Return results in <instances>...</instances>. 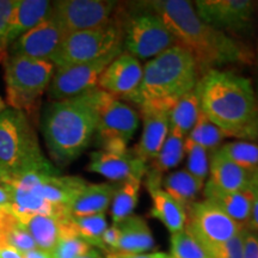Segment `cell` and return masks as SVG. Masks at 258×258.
<instances>
[{
  "mask_svg": "<svg viewBox=\"0 0 258 258\" xmlns=\"http://www.w3.org/2000/svg\"><path fill=\"white\" fill-rule=\"evenodd\" d=\"M150 6L173 35L176 43L191 53L199 71L207 73L222 64L249 63L252 60L244 46L200 19L190 2L157 0Z\"/></svg>",
  "mask_w": 258,
  "mask_h": 258,
  "instance_id": "6da1fadb",
  "label": "cell"
},
{
  "mask_svg": "<svg viewBox=\"0 0 258 258\" xmlns=\"http://www.w3.org/2000/svg\"><path fill=\"white\" fill-rule=\"evenodd\" d=\"M195 91L201 111L226 138H258V98L249 79L211 70L199 80Z\"/></svg>",
  "mask_w": 258,
  "mask_h": 258,
  "instance_id": "7a4b0ae2",
  "label": "cell"
},
{
  "mask_svg": "<svg viewBox=\"0 0 258 258\" xmlns=\"http://www.w3.org/2000/svg\"><path fill=\"white\" fill-rule=\"evenodd\" d=\"M103 96L104 91L96 88L46 106L42 134L57 166L69 165L89 147L96 135Z\"/></svg>",
  "mask_w": 258,
  "mask_h": 258,
  "instance_id": "3957f363",
  "label": "cell"
},
{
  "mask_svg": "<svg viewBox=\"0 0 258 258\" xmlns=\"http://www.w3.org/2000/svg\"><path fill=\"white\" fill-rule=\"evenodd\" d=\"M199 67L185 48L172 46L145 64L143 79L129 101L138 105L152 104L170 108L177 99L195 90Z\"/></svg>",
  "mask_w": 258,
  "mask_h": 258,
  "instance_id": "277c9868",
  "label": "cell"
},
{
  "mask_svg": "<svg viewBox=\"0 0 258 258\" xmlns=\"http://www.w3.org/2000/svg\"><path fill=\"white\" fill-rule=\"evenodd\" d=\"M60 173L44 157L25 112L12 108L0 111V177L28 172Z\"/></svg>",
  "mask_w": 258,
  "mask_h": 258,
  "instance_id": "5b68a950",
  "label": "cell"
},
{
  "mask_svg": "<svg viewBox=\"0 0 258 258\" xmlns=\"http://www.w3.org/2000/svg\"><path fill=\"white\" fill-rule=\"evenodd\" d=\"M0 62L4 66L6 101L10 108L25 114L34 110L53 78L54 63L48 60L8 54L0 59Z\"/></svg>",
  "mask_w": 258,
  "mask_h": 258,
  "instance_id": "8992f818",
  "label": "cell"
},
{
  "mask_svg": "<svg viewBox=\"0 0 258 258\" xmlns=\"http://www.w3.org/2000/svg\"><path fill=\"white\" fill-rule=\"evenodd\" d=\"M123 30L115 21L89 30L67 34L51 62L55 69L101 59L123 46Z\"/></svg>",
  "mask_w": 258,
  "mask_h": 258,
  "instance_id": "52a82bcc",
  "label": "cell"
},
{
  "mask_svg": "<svg viewBox=\"0 0 258 258\" xmlns=\"http://www.w3.org/2000/svg\"><path fill=\"white\" fill-rule=\"evenodd\" d=\"M140 124L138 112L104 91L98 112L96 135L102 150L124 151Z\"/></svg>",
  "mask_w": 258,
  "mask_h": 258,
  "instance_id": "ba28073f",
  "label": "cell"
},
{
  "mask_svg": "<svg viewBox=\"0 0 258 258\" xmlns=\"http://www.w3.org/2000/svg\"><path fill=\"white\" fill-rule=\"evenodd\" d=\"M243 227L206 199L186 207L185 231L202 249L232 239Z\"/></svg>",
  "mask_w": 258,
  "mask_h": 258,
  "instance_id": "9c48e42d",
  "label": "cell"
},
{
  "mask_svg": "<svg viewBox=\"0 0 258 258\" xmlns=\"http://www.w3.org/2000/svg\"><path fill=\"white\" fill-rule=\"evenodd\" d=\"M121 53L123 46L101 59L55 69L49 84V97L53 101H62L96 89L102 73Z\"/></svg>",
  "mask_w": 258,
  "mask_h": 258,
  "instance_id": "30bf717a",
  "label": "cell"
},
{
  "mask_svg": "<svg viewBox=\"0 0 258 258\" xmlns=\"http://www.w3.org/2000/svg\"><path fill=\"white\" fill-rule=\"evenodd\" d=\"M123 35L125 49L137 59H153L177 44L173 35L154 12L132 17Z\"/></svg>",
  "mask_w": 258,
  "mask_h": 258,
  "instance_id": "8fae6325",
  "label": "cell"
},
{
  "mask_svg": "<svg viewBox=\"0 0 258 258\" xmlns=\"http://www.w3.org/2000/svg\"><path fill=\"white\" fill-rule=\"evenodd\" d=\"M51 4V18L66 35L106 24L116 8V2L105 0H59Z\"/></svg>",
  "mask_w": 258,
  "mask_h": 258,
  "instance_id": "7c38bea8",
  "label": "cell"
},
{
  "mask_svg": "<svg viewBox=\"0 0 258 258\" xmlns=\"http://www.w3.org/2000/svg\"><path fill=\"white\" fill-rule=\"evenodd\" d=\"M194 9L200 19L217 30L243 32L252 24L256 4L250 0H199Z\"/></svg>",
  "mask_w": 258,
  "mask_h": 258,
  "instance_id": "4fadbf2b",
  "label": "cell"
},
{
  "mask_svg": "<svg viewBox=\"0 0 258 258\" xmlns=\"http://www.w3.org/2000/svg\"><path fill=\"white\" fill-rule=\"evenodd\" d=\"M64 36L66 34L50 16L17 38L8 48L6 54L53 61Z\"/></svg>",
  "mask_w": 258,
  "mask_h": 258,
  "instance_id": "5bb4252c",
  "label": "cell"
},
{
  "mask_svg": "<svg viewBox=\"0 0 258 258\" xmlns=\"http://www.w3.org/2000/svg\"><path fill=\"white\" fill-rule=\"evenodd\" d=\"M88 170L112 182L121 183L131 178L143 179L148 167L145 161L128 150H99L90 154Z\"/></svg>",
  "mask_w": 258,
  "mask_h": 258,
  "instance_id": "9a60e30c",
  "label": "cell"
},
{
  "mask_svg": "<svg viewBox=\"0 0 258 258\" xmlns=\"http://www.w3.org/2000/svg\"><path fill=\"white\" fill-rule=\"evenodd\" d=\"M144 67L137 57L121 53L102 73L97 88L109 95L128 99L140 86Z\"/></svg>",
  "mask_w": 258,
  "mask_h": 258,
  "instance_id": "2e32d148",
  "label": "cell"
},
{
  "mask_svg": "<svg viewBox=\"0 0 258 258\" xmlns=\"http://www.w3.org/2000/svg\"><path fill=\"white\" fill-rule=\"evenodd\" d=\"M140 110L144 128L134 153L147 164L158 156L161 146L169 135L170 108L144 104L140 105Z\"/></svg>",
  "mask_w": 258,
  "mask_h": 258,
  "instance_id": "e0dca14e",
  "label": "cell"
},
{
  "mask_svg": "<svg viewBox=\"0 0 258 258\" xmlns=\"http://www.w3.org/2000/svg\"><path fill=\"white\" fill-rule=\"evenodd\" d=\"M147 189L150 192L152 207L151 217L159 220L171 234L185 230L186 208L161 186V175L147 171Z\"/></svg>",
  "mask_w": 258,
  "mask_h": 258,
  "instance_id": "ac0fdd59",
  "label": "cell"
},
{
  "mask_svg": "<svg viewBox=\"0 0 258 258\" xmlns=\"http://www.w3.org/2000/svg\"><path fill=\"white\" fill-rule=\"evenodd\" d=\"M258 169L246 167L234 163L220 150L212 152L209 158V183L226 191H245L249 190Z\"/></svg>",
  "mask_w": 258,
  "mask_h": 258,
  "instance_id": "d6986e66",
  "label": "cell"
},
{
  "mask_svg": "<svg viewBox=\"0 0 258 258\" xmlns=\"http://www.w3.org/2000/svg\"><path fill=\"white\" fill-rule=\"evenodd\" d=\"M51 6L53 4L47 0H17L5 34V51L22 35L49 18Z\"/></svg>",
  "mask_w": 258,
  "mask_h": 258,
  "instance_id": "ffe728a7",
  "label": "cell"
},
{
  "mask_svg": "<svg viewBox=\"0 0 258 258\" xmlns=\"http://www.w3.org/2000/svg\"><path fill=\"white\" fill-rule=\"evenodd\" d=\"M203 194L206 200L214 203L232 220L246 227L251 214V206H252V195L250 190L226 191L207 182V184L203 186Z\"/></svg>",
  "mask_w": 258,
  "mask_h": 258,
  "instance_id": "44dd1931",
  "label": "cell"
},
{
  "mask_svg": "<svg viewBox=\"0 0 258 258\" xmlns=\"http://www.w3.org/2000/svg\"><path fill=\"white\" fill-rule=\"evenodd\" d=\"M117 186L118 184L115 183H88L71 205L70 215L80 218L105 214L106 209L110 207Z\"/></svg>",
  "mask_w": 258,
  "mask_h": 258,
  "instance_id": "7402d4cb",
  "label": "cell"
},
{
  "mask_svg": "<svg viewBox=\"0 0 258 258\" xmlns=\"http://www.w3.org/2000/svg\"><path fill=\"white\" fill-rule=\"evenodd\" d=\"M28 233L31 235L38 249L51 252L62 235L67 219H60L50 215L32 214L17 217Z\"/></svg>",
  "mask_w": 258,
  "mask_h": 258,
  "instance_id": "603a6c76",
  "label": "cell"
},
{
  "mask_svg": "<svg viewBox=\"0 0 258 258\" xmlns=\"http://www.w3.org/2000/svg\"><path fill=\"white\" fill-rule=\"evenodd\" d=\"M116 225L120 228V241L114 253H143L153 247L152 231L143 217L133 214Z\"/></svg>",
  "mask_w": 258,
  "mask_h": 258,
  "instance_id": "cb8c5ba5",
  "label": "cell"
},
{
  "mask_svg": "<svg viewBox=\"0 0 258 258\" xmlns=\"http://www.w3.org/2000/svg\"><path fill=\"white\" fill-rule=\"evenodd\" d=\"M11 246L22 254L36 249V244L11 208H0V246Z\"/></svg>",
  "mask_w": 258,
  "mask_h": 258,
  "instance_id": "d4e9b609",
  "label": "cell"
},
{
  "mask_svg": "<svg viewBox=\"0 0 258 258\" xmlns=\"http://www.w3.org/2000/svg\"><path fill=\"white\" fill-rule=\"evenodd\" d=\"M200 114H201L200 101L198 93L194 90L177 99L175 104L171 106L169 114L170 129H173L186 138L198 122Z\"/></svg>",
  "mask_w": 258,
  "mask_h": 258,
  "instance_id": "484cf974",
  "label": "cell"
},
{
  "mask_svg": "<svg viewBox=\"0 0 258 258\" xmlns=\"http://www.w3.org/2000/svg\"><path fill=\"white\" fill-rule=\"evenodd\" d=\"M161 186L186 208L195 202L194 200L205 186V180L198 178L186 170H178L169 173L161 180Z\"/></svg>",
  "mask_w": 258,
  "mask_h": 258,
  "instance_id": "4316f807",
  "label": "cell"
},
{
  "mask_svg": "<svg viewBox=\"0 0 258 258\" xmlns=\"http://www.w3.org/2000/svg\"><path fill=\"white\" fill-rule=\"evenodd\" d=\"M141 189V179H125L118 184L111 201L112 224H118L131 215L137 207Z\"/></svg>",
  "mask_w": 258,
  "mask_h": 258,
  "instance_id": "83f0119b",
  "label": "cell"
},
{
  "mask_svg": "<svg viewBox=\"0 0 258 258\" xmlns=\"http://www.w3.org/2000/svg\"><path fill=\"white\" fill-rule=\"evenodd\" d=\"M184 141L185 138L183 135L177 133L173 129H170L165 143L161 146L158 156L151 161L152 166L148 171L163 176L165 171H169L179 165L185 154Z\"/></svg>",
  "mask_w": 258,
  "mask_h": 258,
  "instance_id": "f1b7e54d",
  "label": "cell"
},
{
  "mask_svg": "<svg viewBox=\"0 0 258 258\" xmlns=\"http://www.w3.org/2000/svg\"><path fill=\"white\" fill-rule=\"evenodd\" d=\"M70 221L73 231L80 239L86 241L92 247H98V249L105 251L102 240L103 234L108 228L105 214H96L80 218L70 217Z\"/></svg>",
  "mask_w": 258,
  "mask_h": 258,
  "instance_id": "f546056e",
  "label": "cell"
},
{
  "mask_svg": "<svg viewBox=\"0 0 258 258\" xmlns=\"http://www.w3.org/2000/svg\"><path fill=\"white\" fill-rule=\"evenodd\" d=\"M186 139L206 148L208 152L209 151L214 152L218 148H220V144L226 139V135L220 128L212 123L201 111L198 122L190 131Z\"/></svg>",
  "mask_w": 258,
  "mask_h": 258,
  "instance_id": "4dcf8cb0",
  "label": "cell"
},
{
  "mask_svg": "<svg viewBox=\"0 0 258 258\" xmlns=\"http://www.w3.org/2000/svg\"><path fill=\"white\" fill-rule=\"evenodd\" d=\"M93 249L91 245L80 239L73 231L70 218L67 219L66 227L55 247L51 250V258H79Z\"/></svg>",
  "mask_w": 258,
  "mask_h": 258,
  "instance_id": "1f68e13d",
  "label": "cell"
},
{
  "mask_svg": "<svg viewBox=\"0 0 258 258\" xmlns=\"http://www.w3.org/2000/svg\"><path fill=\"white\" fill-rule=\"evenodd\" d=\"M219 150L234 163L246 169H258V144L232 141L222 145Z\"/></svg>",
  "mask_w": 258,
  "mask_h": 258,
  "instance_id": "d6a6232c",
  "label": "cell"
},
{
  "mask_svg": "<svg viewBox=\"0 0 258 258\" xmlns=\"http://www.w3.org/2000/svg\"><path fill=\"white\" fill-rule=\"evenodd\" d=\"M184 152L186 154V171L205 180L209 175V154L206 148L185 138Z\"/></svg>",
  "mask_w": 258,
  "mask_h": 258,
  "instance_id": "836d02e7",
  "label": "cell"
},
{
  "mask_svg": "<svg viewBox=\"0 0 258 258\" xmlns=\"http://www.w3.org/2000/svg\"><path fill=\"white\" fill-rule=\"evenodd\" d=\"M169 254L171 258H206L201 245L185 230L171 234Z\"/></svg>",
  "mask_w": 258,
  "mask_h": 258,
  "instance_id": "e575fe53",
  "label": "cell"
},
{
  "mask_svg": "<svg viewBox=\"0 0 258 258\" xmlns=\"http://www.w3.org/2000/svg\"><path fill=\"white\" fill-rule=\"evenodd\" d=\"M245 227L225 243L203 249L206 258H243V241Z\"/></svg>",
  "mask_w": 258,
  "mask_h": 258,
  "instance_id": "d590c367",
  "label": "cell"
},
{
  "mask_svg": "<svg viewBox=\"0 0 258 258\" xmlns=\"http://www.w3.org/2000/svg\"><path fill=\"white\" fill-rule=\"evenodd\" d=\"M16 2L17 0H0V59L6 54L4 38L6 30H8L10 16L12 14Z\"/></svg>",
  "mask_w": 258,
  "mask_h": 258,
  "instance_id": "8d00e7d4",
  "label": "cell"
},
{
  "mask_svg": "<svg viewBox=\"0 0 258 258\" xmlns=\"http://www.w3.org/2000/svg\"><path fill=\"white\" fill-rule=\"evenodd\" d=\"M243 258H258V232L245 227Z\"/></svg>",
  "mask_w": 258,
  "mask_h": 258,
  "instance_id": "74e56055",
  "label": "cell"
},
{
  "mask_svg": "<svg viewBox=\"0 0 258 258\" xmlns=\"http://www.w3.org/2000/svg\"><path fill=\"white\" fill-rule=\"evenodd\" d=\"M103 245L105 247V253H114L117 251L118 241H120V228L116 224L108 226L103 234Z\"/></svg>",
  "mask_w": 258,
  "mask_h": 258,
  "instance_id": "f35d334b",
  "label": "cell"
},
{
  "mask_svg": "<svg viewBox=\"0 0 258 258\" xmlns=\"http://www.w3.org/2000/svg\"><path fill=\"white\" fill-rule=\"evenodd\" d=\"M250 192L252 195V206H251V214L247 221L246 228L251 231L258 232V173L254 177L252 184L250 185Z\"/></svg>",
  "mask_w": 258,
  "mask_h": 258,
  "instance_id": "ab89813d",
  "label": "cell"
},
{
  "mask_svg": "<svg viewBox=\"0 0 258 258\" xmlns=\"http://www.w3.org/2000/svg\"><path fill=\"white\" fill-rule=\"evenodd\" d=\"M105 258H171L165 252H143V253H106Z\"/></svg>",
  "mask_w": 258,
  "mask_h": 258,
  "instance_id": "60d3db41",
  "label": "cell"
},
{
  "mask_svg": "<svg viewBox=\"0 0 258 258\" xmlns=\"http://www.w3.org/2000/svg\"><path fill=\"white\" fill-rule=\"evenodd\" d=\"M0 258H24L19 251L11 246H0Z\"/></svg>",
  "mask_w": 258,
  "mask_h": 258,
  "instance_id": "b9f144b4",
  "label": "cell"
},
{
  "mask_svg": "<svg viewBox=\"0 0 258 258\" xmlns=\"http://www.w3.org/2000/svg\"><path fill=\"white\" fill-rule=\"evenodd\" d=\"M0 208H11V199L4 186L0 185Z\"/></svg>",
  "mask_w": 258,
  "mask_h": 258,
  "instance_id": "7bdbcfd3",
  "label": "cell"
},
{
  "mask_svg": "<svg viewBox=\"0 0 258 258\" xmlns=\"http://www.w3.org/2000/svg\"><path fill=\"white\" fill-rule=\"evenodd\" d=\"M23 257L24 258H51L49 252L38 249V247H36V249H34L31 251H29V252L23 253Z\"/></svg>",
  "mask_w": 258,
  "mask_h": 258,
  "instance_id": "ee69618b",
  "label": "cell"
},
{
  "mask_svg": "<svg viewBox=\"0 0 258 258\" xmlns=\"http://www.w3.org/2000/svg\"><path fill=\"white\" fill-rule=\"evenodd\" d=\"M79 258H104V257L102 256V253L99 252L98 250H96L95 247H93V249L90 250L88 253H85L84 256L79 257Z\"/></svg>",
  "mask_w": 258,
  "mask_h": 258,
  "instance_id": "f6af8a7d",
  "label": "cell"
},
{
  "mask_svg": "<svg viewBox=\"0 0 258 258\" xmlns=\"http://www.w3.org/2000/svg\"><path fill=\"white\" fill-rule=\"evenodd\" d=\"M254 93L258 98V38H257V55H256V79H254Z\"/></svg>",
  "mask_w": 258,
  "mask_h": 258,
  "instance_id": "bcb514c9",
  "label": "cell"
},
{
  "mask_svg": "<svg viewBox=\"0 0 258 258\" xmlns=\"http://www.w3.org/2000/svg\"><path fill=\"white\" fill-rule=\"evenodd\" d=\"M5 108H6L5 103H4V101H3V99H2V97H0V111H3V110H4Z\"/></svg>",
  "mask_w": 258,
  "mask_h": 258,
  "instance_id": "7dc6e473",
  "label": "cell"
}]
</instances>
